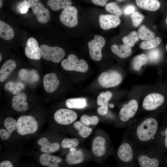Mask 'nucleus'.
Segmentation results:
<instances>
[{
	"instance_id": "obj_6",
	"label": "nucleus",
	"mask_w": 167,
	"mask_h": 167,
	"mask_svg": "<svg viewBox=\"0 0 167 167\" xmlns=\"http://www.w3.org/2000/svg\"><path fill=\"white\" fill-rule=\"evenodd\" d=\"M62 66L64 70L74 71L81 72H85L88 69L87 62L83 59L79 60L74 54L69 55L67 59L63 60L61 63Z\"/></svg>"
},
{
	"instance_id": "obj_33",
	"label": "nucleus",
	"mask_w": 167,
	"mask_h": 167,
	"mask_svg": "<svg viewBox=\"0 0 167 167\" xmlns=\"http://www.w3.org/2000/svg\"><path fill=\"white\" fill-rule=\"evenodd\" d=\"M138 35L139 38L142 40H148L154 38V32L149 29L144 25H141L138 29Z\"/></svg>"
},
{
	"instance_id": "obj_13",
	"label": "nucleus",
	"mask_w": 167,
	"mask_h": 167,
	"mask_svg": "<svg viewBox=\"0 0 167 167\" xmlns=\"http://www.w3.org/2000/svg\"><path fill=\"white\" fill-rule=\"evenodd\" d=\"M25 53L26 56L31 59L39 60L41 58L40 48L35 38L30 37L28 40L25 47Z\"/></svg>"
},
{
	"instance_id": "obj_38",
	"label": "nucleus",
	"mask_w": 167,
	"mask_h": 167,
	"mask_svg": "<svg viewBox=\"0 0 167 167\" xmlns=\"http://www.w3.org/2000/svg\"><path fill=\"white\" fill-rule=\"evenodd\" d=\"M81 122L84 125L88 126L90 125H96L99 122V119L96 116H89L83 115L80 118Z\"/></svg>"
},
{
	"instance_id": "obj_15",
	"label": "nucleus",
	"mask_w": 167,
	"mask_h": 167,
	"mask_svg": "<svg viewBox=\"0 0 167 167\" xmlns=\"http://www.w3.org/2000/svg\"><path fill=\"white\" fill-rule=\"evenodd\" d=\"M31 8L38 22L45 24L49 21L50 18L49 11L41 3L37 2L33 4Z\"/></svg>"
},
{
	"instance_id": "obj_47",
	"label": "nucleus",
	"mask_w": 167,
	"mask_h": 167,
	"mask_svg": "<svg viewBox=\"0 0 167 167\" xmlns=\"http://www.w3.org/2000/svg\"><path fill=\"white\" fill-rule=\"evenodd\" d=\"M28 9V8L27 6H24L20 8V12L22 14L27 13Z\"/></svg>"
},
{
	"instance_id": "obj_37",
	"label": "nucleus",
	"mask_w": 167,
	"mask_h": 167,
	"mask_svg": "<svg viewBox=\"0 0 167 167\" xmlns=\"http://www.w3.org/2000/svg\"><path fill=\"white\" fill-rule=\"evenodd\" d=\"M113 96L110 91L101 93L97 97V104L99 106L107 105L109 106V102Z\"/></svg>"
},
{
	"instance_id": "obj_40",
	"label": "nucleus",
	"mask_w": 167,
	"mask_h": 167,
	"mask_svg": "<svg viewBox=\"0 0 167 167\" xmlns=\"http://www.w3.org/2000/svg\"><path fill=\"white\" fill-rule=\"evenodd\" d=\"M79 144V140L75 138H65L61 143L62 147L64 148H71L77 147Z\"/></svg>"
},
{
	"instance_id": "obj_44",
	"label": "nucleus",
	"mask_w": 167,
	"mask_h": 167,
	"mask_svg": "<svg viewBox=\"0 0 167 167\" xmlns=\"http://www.w3.org/2000/svg\"><path fill=\"white\" fill-rule=\"evenodd\" d=\"M108 106L107 105L101 106L97 109L98 113L102 115H106L108 113Z\"/></svg>"
},
{
	"instance_id": "obj_22",
	"label": "nucleus",
	"mask_w": 167,
	"mask_h": 167,
	"mask_svg": "<svg viewBox=\"0 0 167 167\" xmlns=\"http://www.w3.org/2000/svg\"><path fill=\"white\" fill-rule=\"evenodd\" d=\"M16 64L12 59H9L2 65L0 70V81H4L15 68Z\"/></svg>"
},
{
	"instance_id": "obj_53",
	"label": "nucleus",
	"mask_w": 167,
	"mask_h": 167,
	"mask_svg": "<svg viewBox=\"0 0 167 167\" xmlns=\"http://www.w3.org/2000/svg\"><path fill=\"white\" fill-rule=\"evenodd\" d=\"M165 22H166V24L167 25V16L166 18V20H165Z\"/></svg>"
},
{
	"instance_id": "obj_23",
	"label": "nucleus",
	"mask_w": 167,
	"mask_h": 167,
	"mask_svg": "<svg viewBox=\"0 0 167 167\" xmlns=\"http://www.w3.org/2000/svg\"><path fill=\"white\" fill-rule=\"evenodd\" d=\"M39 161L41 164L48 167H58V164L62 161L59 157L47 153H43L41 155Z\"/></svg>"
},
{
	"instance_id": "obj_1",
	"label": "nucleus",
	"mask_w": 167,
	"mask_h": 167,
	"mask_svg": "<svg viewBox=\"0 0 167 167\" xmlns=\"http://www.w3.org/2000/svg\"><path fill=\"white\" fill-rule=\"evenodd\" d=\"M157 115L153 113L131 120L126 126L129 136L136 147L154 142L159 130Z\"/></svg>"
},
{
	"instance_id": "obj_30",
	"label": "nucleus",
	"mask_w": 167,
	"mask_h": 167,
	"mask_svg": "<svg viewBox=\"0 0 167 167\" xmlns=\"http://www.w3.org/2000/svg\"><path fill=\"white\" fill-rule=\"evenodd\" d=\"M24 87V84L20 81H9L6 83L5 86V89L14 95L20 93Z\"/></svg>"
},
{
	"instance_id": "obj_12",
	"label": "nucleus",
	"mask_w": 167,
	"mask_h": 167,
	"mask_svg": "<svg viewBox=\"0 0 167 167\" xmlns=\"http://www.w3.org/2000/svg\"><path fill=\"white\" fill-rule=\"evenodd\" d=\"M74 111L68 109H61L55 112L54 118L56 122L61 125H67L73 122L77 118Z\"/></svg>"
},
{
	"instance_id": "obj_35",
	"label": "nucleus",
	"mask_w": 167,
	"mask_h": 167,
	"mask_svg": "<svg viewBox=\"0 0 167 167\" xmlns=\"http://www.w3.org/2000/svg\"><path fill=\"white\" fill-rule=\"evenodd\" d=\"M139 39L137 32L135 31H132L123 38L122 41L126 45L130 47H133L135 43L139 41Z\"/></svg>"
},
{
	"instance_id": "obj_21",
	"label": "nucleus",
	"mask_w": 167,
	"mask_h": 167,
	"mask_svg": "<svg viewBox=\"0 0 167 167\" xmlns=\"http://www.w3.org/2000/svg\"><path fill=\"white\" fill-rule=\"evenodd\" d=\"M38 144L41 146V151L45 153H51L56 152L59 150L60 145L57 143H50L48 139L42 137L37 142Z\"/></svg>"
},
{
	"instance_id": "obj_48",
	"label": "nucleus",
	"mask_w": 167,
	"mask_h": 167,
	"mask_svg": "<svg viewBox=\"0 0 167 167\" xmlns=\"http://www.w3.org/2000/svg\"><path fill=\"white\" fill-rule=\"evenodd\" d=\"M109 106L111 108H113L114 107V105L113 104H109Z\"/></svg>"
},
{
	"instance_id": "obj_32",
	"label": "nucleus",
	"mask_w": 167,
	"mask_h": 167,
	"mask_svg": "<svg viewBox=\"0 0 167 167\" xmlns=\"http://www.w3.org/2000/svg\"><path fill=\"white\" fill-rule=\"evenodd\" d=\"M73 126L78 131L80 136L83 138L87 137L91 134L92 131V129L91 128L86 126L79 121L74 122Z\"/></svg>"
},
{
	"instance_id": "obj_36",
	"label": "nucleus",
	"mask_w": 167,
	"mask_h": 167,
	"mask_svg": "<svg viewBox=\"0 0 167 167\" xmlns=\"http://www.w3.org/2000/svg\"><path fill=\"white\" fill-rule=\"evenodd\" d=\"M105 10L113 15L119 17L122 14V10L115 2H112L106 4L105 6Z\"/></svg>"
},
{
	"instance_id": "obj_20",
	"label": "nucleus",
	"mask_w": 167,
	"mask_h": 167,
	"mask_svg": "<svg viewBox=\"0 0 167 167\" xmlns=\"http://www.w3.org/2000/svg\"><path fill=\"white\" fill-rule=\"evenodd\" d=\"M6 130H0V136L3 140L7 139L12 132L17 128V122L12 118L9 117L5 119L4 122Z\"/></svg>"
},
{
	"instance_id": "obj_8",
	"label": "nucleus",
	"mask_w": 167,
	"mask_h": 167,
	"mask_svg": "<svg viewBox=\"0 0 167 167\" xmlns=\"http://www.w3.org/2000/svg\"><path fill=\"white\" fill-rule=\"evenodd\" d=\"M165 101V98L163 95L158 93H150L144 98L142 108L145 111H153L163 105Z\"/></svg>"
},
{
	"instance_id": "obj_24",
	"label": "nucleus",
	"mask_w": 167,
	"mask_h": 167,
	"mask_svg": "<svg viewBox=\"0 0 167 167\" xmlns=\"http://www.w3.org/2000/svg\"><path fill=\"white\" fill-rule=\"evenodd\" d=\"M111 49L113 53L122 58L128 57L132 53L131 47L125 44L120 45H113L111 46Z\"/></svg>"
},
{
	"instance_id": "obj_9",
	"label": "nucleus",
	"mask_w": 167,
	"mask_h": 167,
	"mask_svg": "<svg viewBox=\"0 0 167 167\" xmlns=\"http://www.w3.org/2000/svg\"><path fill=\"white\" fill-rule=\"evenodd\" d=\"M122 79V76L119 73L111 71L102 73L98 77V81L102 87L108 88L118 85Z\"/></svg>"
},
{
	"instance_id": "obj_7",
	"label": "nucleus",
	"mask_w": 167,
	"mask_h": 167,
	"mask_svg": "<svg viewBox=\"0 0 167 167\" xmlns=\"http://www.w3.org/2000/svg\"><path fill=\"white\" fill-rule=\"evenodd\" d=\"M41 57L45 59L55 62H60L64 57L65 53L62 48L58 47H50L45 44L40 47Z\"/></svg>"
},
{
	"instance_id": "obj_42",
	"label": "nucleus",
	"mask_w": 167,
	"mask_h": 167,
	"mask_svg": "<svg viewBox=\"0 0 167 167\" xmlns=\"http://www.w3.org/2000/svg\"><path fill=\"white\" fill-rule=\"evenodd\" d=\"M40 0H23L20 3V8L27 6L28 8L32 7L33 4Z\"/></svg>"
},
{
	"instance_id": "obj_14",
	"label": "nucleus",
	"mask_w": 167,
	"mask_h": 167,
	"mask_svg": "<svg viewBox=\"0 0 167 167\" xmlns=\"http://www.w3.org/2000/svg\"><path fill=\"white\" fill-rule=\"evenodd\" d=\"M99 22L101 28L108 30L117 27L121 21L118 16L110 14H101L99 16Z\"/></svg>"
},
{
	"instance_id": "obj_10",
	"label": "nucleus",
	"mask_w": 167,
	"mask_h": 167,
	"mask_svg": "<svg viewBox=\"0 0 167 167\" xmlns=\"http://www.w3.org/2000/svg\"><path fill=\"white\" fill-rule=\"evenodd\" d=\"M105 41L101 36L96 35L94 39L90 41L88 43L89 53L91 58L95 61H99L102 57L101 49L104 46Z\"/></svg>"
},
{
	"instance_id": "obj_49",
	"label": "nucleus",
	"mask_w": 167,
	"mask_h": 167,
	"mask_svg": "<svg viewBox=\"0 0 167 167\" xmlns=\"http://www.w3.org/2000/svg\"><path fill=\"white\" fill-rule=\"evenodd\" d=\"M76 150V149L74 148H70V152H72Z\"/></svg>"
},
{
	"instance_id": "obj_5",
	"label": "nucleus",
	"mask_w": 167,
	"mask_h": 167,
	"mask_svg": "<svg viewBox=\"0 0 167 167\" xmlns=\"http://www.w3.org/2000/svg\"><path fill=\"white\" fill-rule=\"evenodd\" d=\"M38 128V123L32 116H21L17 122V131L22 135L33 134L36 131Z\"/></svg>"
},
{
	"instance_id": "obj_27",
	"label": "nucleus",
	"mask_w": 167,
	"mask_h": 167,
	"mask_svg": "<svg viewBox=\"0 0 167 167\" xmlns=\"http://www.w3.org/2000/svg\"><path fill=\"white\" fill-rule=\"evenodd\" d=\"M15 33L13 28L8 24L0 21V36L2 39L9 40L14 37Z\"/></svg>"
},
{
	"instance_id": "obj_54",
	"label": "nucleus",
	"mask_w": 167,
	"mask_h": 167,
	"mask_svg": "<svg viewBox=\"0 0 167 167\" xmlns=\"http://www.w3.org/2000/svg\"><path fill=\"white\" fill-rule=\"evenodd\" d=\"M166 164L167 165V158L166 159Z\"/></svg>"
},
{
	"instance_id": "obj_25",
	"label": "nucleus",
	"mask_w": 167,
	"mask_h": 167,
	"mask_svg": "<svg viewBox=\"0 0 167 167\" xmlns=\"http://www.w3.org/2000/svg\"><path fill=\"white\" fill-rule=\"evenodd\" d=\"M136 3L140 8L149 11H156L160 6L158 0H136Z\"/></svg>"
},
{
	"instance_id": "obj_52",
	"label": "nucleus",
	"mask_w": 167,
	"mask_h": 167,
	"mask_svg": "<svg viewBox=\"0 0 167 167\" xmlns=\"http://www.w3.org/2000/svg\"><path fill=\"white\" fill-rule=\"evenodd\" d=\"M153 28H154V29H155L156 28V26H154L153 27Z\"/></svg>"
},
{
	"instance_id": "obj_34",
	"label": "nucleus",
	"mask_w": 167,
	"mask_h": 167,
	"mask_svg": "<svg viewBox=\"0 0 167 167\" xmlns=\"http://www.w3.org/2000/svg\"><path fill=\"white\" fill-rule=\"evenodd\" d=\"M161 38L156 37L142 42L140 45V48L143 49H151L158 46L161 42Z\"/></svg>"
},
{
	"instance_id": "obj_43",
	"label": "nucleus",
	"mask_w": 167,
	"mask_h": 167,
	"mask_svg": "<svg viewBox=\"0 0 167 167\" xmlns=\"http://www.w3.org/2000/svg\"><path fill=\"white\" fill-rule=\"evenodd\" d=\"M135 10V6L130 5L125 7L124 9V13L125 15H128L134 12Z\"/></svg>"
},
{
	"instance_id": "obj_28",
	"label": "nucleus",
	"mask_w": 167,
	"mask_h": 167,
	"mask_svg": "<svg viewBox=\"0 0 167 167\" xmlns=\"http://www.w3.org/2000/svg\"><path fill=\"white\" fill-rule=\"evenodd\" d=\"M66 107L70 109H82L87 105L86 99L84 98H69L66 102Z\"/></svg>"
},
{
	"instance_id": "obj_3",
	"label": "nucleus",
	"mask_w": 167,
	"mask_h": 167,
	"mask_svg": "<svg viewBox=\"0 0 167 167\" xmlns=\"http://www.w3.org/2000/svg\"><path fill=\"white\" fill-rule=\"evenodd\" d=\"M117 156L122 166L139 167L136 161V147L126 129L125 132L122 142L117 150Z\"/></svg>"
},
{
	"instance_id": "obj_11",
	"label": "nucleus",
	"mask_w": 167,
	"mask_h": 167,
	"mask_svg": "<svg viewBox=\"0 0 167 167\" xmlns=\"http://www.w3.org/2000/svg\"><path fill=\"white\" fill-rule=\"evenodd\" d=\"M78 11L76 8L70 6L63 9L60 15L61 23L70 28L74 27L78 24Z\"/></svg>"
},
{
	"instance_id": "obj_29",
	"label": "nucleus",
	"mask_w": 167,
	"mask_h": 167,
	"mask_svg": "<svg viewBox=\"0 0 167 167\" xmlns=\"http://www.w3.org/2000/svg\"><path fill=\"white\" fill-rule=\"evenodd\" d=\"M47 4L52 10L56 11L71 6L72 2L71 0H48Z\"/></svg>"
},
{
	"instance_id": "obj_45",
	"label": "nucleus",
	"mask_w": 167,
	"mask_h": 167,
	"mask_svg": "<svg viewBox=\"0 0 167 167\" xmlns=\"http://www.w3.org/2000/svg\"><path fill=\"white\" fill-rule=\"evenodd\" d=\"M108 0H91L92 3L94 4L101 6H105Z\"/></svg>"
},
{
	"instance_id": "obj_51",
	"label": "nucleus",
	"mask_w": 167,
	"mask_h": 167,
	"mask_svg": "<svg viewBox=\"0 0 167 167\" xmlns=\"http://www.w3.org/2000/svg\"><path fill=\"white\" fill-rule=\"evenodd\" d=\"M2 59V56L1 54H0V61L1 62Z\"/></svg>"
},
{
	"instance_id": "obj_31",
	"label": "nucleus",
	"mask_w": 167,
	"mask_h": 167,
	"mask_svg": "<svg viewBox=\"0 0 167 167\" xmlns=\"http://www.w3.org/2000/svg\"><path fill=\"white\" fill-rule=\"evenodd\" d=\"M148 58L146 55L141 54L135 57L132 61V66L136 71H139L142 66L147 64Z\"/></svg>"
},
{
	"instance_id": "obj_4",
	"label": "nucleus",
	"mask_w": 167,
	"mask_h": 167,
	"mask_svg": "<svg viewBox=\"0 0 167 167\" xmlns=\"http://www.w3.org/2000/svg\"><path fill=\"white\" fill-rule=\"evenodd\" d=\"M138 101L135 99L129 100L121 108L118 118L123 126H126L129 122L136 115L139 109Z\"/></svg>"
},
{
	"instance_id": "obj_50",
	"label": "nucleus",
	"mask_w": 167,
	"mask_h": 167,
	"mask_svg": "<svg viewBox=\"0 0 167 167\" xmlns=\"http://www.w3.org/2000/svg\"><path fill=\"white\" fill-rule=\"evenodd\" d=\"M2 0H0V7L1 8L2 5Z\"/></svg>"
},
{
	"instance_id": "obj_16",
	"label": "nucleus",
	"mask_w": 167,
	"mask_h": 167,
	"mask_svg": "<svg viewBox=\"0 0 167 167\" xmlns=\"http://www.w3.org/2000/svg\"><path fill=\"white\" fill-rule=\"evenodd\" d=\"M43 85L45 91L48 93H52L58 87L59 80L57 75L54 73L46 74L43 78Z\"/></svg>"
},
{
	"instance_id": "obj_18",
	"label": "nucleus",
	"mask_w": 167,
	"mask_h": 167,
	"mask_svg": "<svg viewBox=\"0 0 167 167\" xmlns=\"http://www.w3.org/2000/svg\"><path fill=\"white\" fill-rule=\"evenodd\" d=\"M18 77L22 81L30 84L36 82L39 79V74L36 70L25 69L19 71Z\"/></svg>"
},
{
	"instance_id": "obj_17",
	"label": "nucleus",
	"mask_w": 167,
	"mask_h": 167,
	"mask_svg": "<svg viewBox=\"0 0 167 167\" xmlns=\"http://www.w3.org/2000/svg\"><path fill=\"white\" fill-rule=\"evenodd\" d=\"M27 96L24 92H21L13 96L11 105L15 111L21 112L27 110L28 105L26 101Z\"/></svg>"
},
{
	"instance_id": "obj_55",
	"label": "nucleus",
	"mask_w": 167,
	"mask_h": 167,
	"mask_svg": "<svg viewBox=\"0 0 167 167\" xmlns=\"http://www.w3.org/2000/svg\"><path fill=\"white\" fill-rule=\"evenodd\" d=\"M166 49L167 50V45L166 46Z\"/></svg>"
},
{
	"instance_id": "obj_41",
	"label": "nucleus",
	"mask_w": 167,
	"mask_h": 167,
	"mask_svg": "<svg viewBox=\"0 0 167 167\" xmlns=\"http://www.w3.org/2000/svg\"><path fill=\"white\" fill-rule=\"evenodd\" d=\"M131 18L133 25L135 27L139 25L143 20L144 16L138 11L134 12L131 15Z\"/></svg>"
},
{
	"instance_id": "obj_2",
	"label": "nucleus",
	"mask_w": 167,
	"mask_h": 167,
	"mask_svg": "<svg viewBox=\"0 0 167 167\" xmlns=\"http://www.w3.org/2000/svg\"><path fill=\"white\" fill-rule=\"evenodd\" d=\"M136 148V161L140 167H158L161 164L160 147L154 142Z\"/></svg>"
},
{
	"instance_id": "obj_39",
	"label": "nucleus",
	"mask_w": 167,
	"mask_h": 167,
	"mask_svg": "<svg viewBox=\"0 0 167 167\" xmlns=\"http://www.w3.org/2000/svg\"><path fill=\"white\" fill-rule=\"evenodd\" d=\"M148 60L152 62H158L161 59V53L158 49H151L147 53V55Z\"/></svg>"
},
{
	"instance_id": "obj_19",
	"label": "nucleus",
	"mask_w": 167,
	"mask_h": 167,
	"mask_svg": "<svg viewBox=\"0 0 167 167\" xmlns=\"http://www.w3.org/2000/svg\"><path fill=\"white\" fill-rule=\"evenodd\" d=\"M92 149L94 154L96 156H103L106 151V141L103 137L97 136L93 140Z\"/></svg>"
},
{
	"instance_id": "obj_46",
	"label": "nucleus",
	"mask_w": 167,
	"mask_h": 167,
	"mask_svg": "<svg viewBox=\"0 0 167 167\" xmlns=\"http://www.w3.org/2000/svg\"><path fill=\"white\" fill-rule=\"evenodd\" d=\"M0 167H13V165L12 163L8 161H3L0 163Z\"/></svg>"
},
{
	"instance_id": "obj_26",
	"label": "nucleus",
	"mask_w": 167,
	"mask_h": 167,
	"mask_svg": "<svg viewBox=\"0 0 167 167\" xmlns=\"http://www.w3.org/2000/svg\"><path fill=\"white\" fill-rule=\"evenodd\" d=\"M84 154L80 150L70 152L66 157V161L69 165L82 163L84 161Z\"/></svg>"
}]
</instances>
